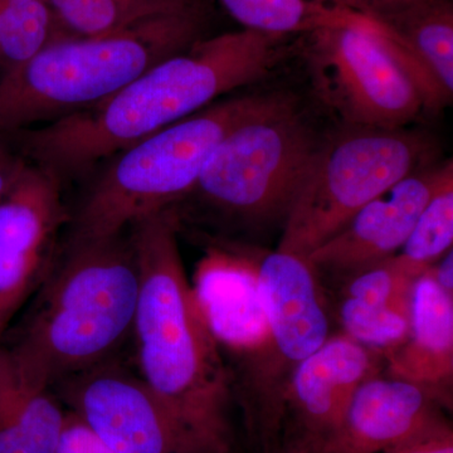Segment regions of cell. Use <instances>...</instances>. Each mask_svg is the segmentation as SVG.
I'll list each match as a JSON object with an SVG mask.
<instances>
[{
    "mask_svg": "<svg viewBox=\"0 0 453 453\" xmlns=\"http://www.w3.org/2000/svg\"><path fill=\"white\" fill-rule=\"evenodd\" d=\"M285 50V37L249 29L201 38L103 103L8 135L29 163L50 170L62 183L88 177L122 149L265 79Z\"/></svg>",
    "mask_w": 453,
    "mask_h": 453,
    "instance_id": "1",
    "label": "cell"
},
{
    "mask_svg": "<svg viewBox=\"0 0 453 453\" xmlns=\"http://www.w3.org/2000/svg\"><path fill=\"white\" fill-rule=\"evenodd\" d=\"M140 291L133 336L139 377L195 453H229L231 372L188 279L174 210L130 226Z\"/></svg>",
    "mask_w": 453,
    "mask_h": 453,
    "instance_id": "2",
    "label": "cell"
},
{
    "mask_svg": "<svg viewBox=\"0 0 453 453\" xmlns=\"http://www.w3.org/2000/svg\"><path fill=\"white\" fill-rule=\"evenodd\" d=\"M140 273L130 229L67 242L38 288L8 351L35 386L49 388L107 363L133 336Z\"/></svg>",
    "mask_w": 453,
    "mask_h": 453,
    "instance_id": "3",
    "label": "cell"
},
{
    "mask_svg": "<svg viewBox=\"0 0 453 453\" xmlns=\"http://www.w3.org/2000/svg\"><path fill=\"white\" fill-rule=\"evenodd\" d=\"M199 7L97 37H64L0 77V134L50 124L118 94L201 40Z\"/></svg>",
    "mask_w": 453,
    "mask_h": 453,
    "instance_id": "4",
    "label": "cell"
},
{
    "mask_svg": "<svg viewBox=\"0 0 453 453\" xmlns=\"http://www.w3.org/2000/svg\"><path fill=\"white\" fill-rule=\"evenodd\" d=\"M250 94L211 104L100 164L79 208L68 242L101 240L183 202L226 133L266 103Z\"/></svg>",
    "mask_w": 453,
    "mask_h": 453,
    "instance_id": "5",
    "label": "cell"
},
{
    "mask_svg": "<svg viewBox=\"0 0 453 453\" xmlns=\"http://www.w3.org/2000/svg\"><path fill=\"white\" fill-rule=\"evenodd\" d=\"M321 144L296 101L273 92L220 140L177 207L220 226L283 225Z\"/></svg>",
    "mask_w": 453,
    "mask_h": 453,
    "instance_id": "6",
    "label": "cell"
},
{
    "mask_svg": "<svg viewBox=\"0 0 453 453\" xmlns=\"http://www.w3.org/2000/svg\"><path fill=\"white\" fill-rule=\"evenodd\" d=\"M267 332L231 372L255 451L281 452L283 407L297 366L330 338V320L318 273L295 253H267L258 262Z\"/></svg>",
    "mask_w": 453,
    "mask_h": 453,
    "instance_id": "7",
    "label": "cell"
},
{
    "mask_svg": "<svg viewBox=\"0 0 453 453\" xmlns=\"http://www.w3.org/2000/svg\"><path fill=\"white\" fill-rule=\"evenodd\" d=\"M349 127L316 153L283 223L280 251L308 258L369 202L429 165L434 146L426 134Z\"/></svg>",
    "mask_w": 453,
    "mask_h": 453,
    "instance_id": "8",
    "label": "cell"
},
{
    "mask_svg": "<svg viewBox=\"0 0 453 453\" xmlns=\"http://www.w3.org/2000/svg\"><path fill=\"white\" fill-rule=\"evenodd\" d=\"M308 35L306 64L315 92L348 127L399 129L426 111L388 35L371 18Z\"/></svg>",
    "mask_w": 453,
    "mask_h": 453,
    "instance_id": "9",
    "label": "cell"
},
{
    "mask_svg": "<svg viewBox=\"0 0 453 453\" xmlns=\"http://www.w3.org/2000/svg\"><path fill=\"white\" fill-rule=\"evenodd\" d=\"M61 179L28 163L0 199V345L12 321L46 279L70 214Z\"/></svg>",
    "mask_w": 453,
    "mask_h": 453,
    "instance_id": "10",
    "label": "cell"
},
{
    "mask_svg": "<svg viewBox=\"0 0 453 453\" xmlns=\"http://www.w3.org/2000/svg\"><path fill=\"white\" fill-rule=\"evenodd\" d=\"M383 368L380 351L344 333L330 335L292 375L283 407L280 453H324L354 393Z\"/></svg>",
    "mask_w": 453,
    "mask_h": 453,
    "instance_id": "11",
    "label": "cell"
},
{
    "mask_svg": "<svg viewBox=\"0 0 453 453\" xmlns=\"http://www.w3.org/2000/svg\"><path fill=\"white\" fill-rule=\"evenodd\" d=\"M64 381L74 413L113 452L195 453L139 375L104 363Z\"/></svg>",
    "mask_w": 453,
    "mask_h": 453,
    "instance_id": "12",
    "label": "cell"
},
{
    "mask_svg": "<svg viewBox=\"0 0 453 453\" xmlns=\"http://www.w3.org/2000/svg\"><path fill=\"white\" fill-rule=\"evenodd\" d=\"M451 160L429 164L390 187L365 205L348 225L310 253L316 273L351 276L395 257L410 237L419 214L443 178Z\"/></svg>",
    "mask_w": 453,
    "mask_h": 453,
    "instance_id": "13",
    "label": "cell"
},
{
    "mask_svg": "<svg viewBox=\"0 0 453 453\" xmlns=\"http://www.w3.org/2000/svg\"><path fill=\"white\" fill-rule=\"evenodd\" d=\"M190 285L231 372L266 336L258 262L237 246L216 241L199 259Z\"/></svg>",
    "mask_w": 453,
    "mask_h": 453,
    "instance_id": "14",
    "label": "cell"
},
{
    "mask_svg": "<svg viewBox=\"0 0 453 453\" xmlns=\"http://www.w3.org/2000/svg\"><path fill=\"white\" fill-rule=\"evenodd\" d=\"M440 396L417 384L375 375L351 398L324 453L393 451L449 426Z\"/></svg>",
    "mask_w": 453,
    "mask_h": 453,
    "instance_id": "15",
    "label": "cell"
},
{
    "mask_svg": "<svg viewBox=\"0 0 453 453\" xmlns=\"http://www.w3.org/2000/svg\"><path fill=\"white\" fill-rule=\"evenodd\" d=\"M383 359L388 377L431 390L451 407L453 296L440 288L432 267L414 282L407 336Z\"/></svg>",
    "mask_w": 453,
    "mask_h": 453,
    "instance_id": "16",
    "label": "cell"
},
{
    "mask_svg": "<svg viewBox=\"0 0 453 453\" xmlns=\"http://www.w3.org/2000/svg\"><path fill=\"white\" fill-rule=\"evenodd\" d=\"M418 277L395 256L349 276L339 312L344 334L381 354L403 342Z\"/></svg>",
    "mask_w": 453,
    "mask_h": 453,
    "instance_id": "17",
    "label": "cell"
},
{
    "mask_svg": "<svg viewBox=\"0 0 453 453\" xmlns=\"http://www.w3.org/2000/svg\"><path fill=\"white\" fill-rule=\"evenodd\" d=\"M365 17L388 33L403 55L452 100L453 8L449 0H407Z\"/></svg>",
    "mask_w": 453,
    "mask_h": 453,
    "instance_id": "18",
    "label": "cell"
},
{
    "mask_svg": "<svg viewBox=\"0 0 453 453\" xmlns=\"http://www.w3.org/2000/svg\"><path fill=\"white\" fill-rule=\"evenodd\" d=\"M65 414L0 347V453H55Z\"/></svg>",
    "mask_w": 453,
    "mask_h": 453,
    "instance_id": "19",
    "label": "cell"
},
{
    "mask_svg": "<svg viewBox=\"0 0 453 453\" xmlns=\"http://www.w3.org/2000/svg\"><path fill=\"white\" fill-rule=\"evenodd\" d=\"M243 29L288 37L321 29L351 26L365 16L339 0H219Z\"/></svg>",
    "mask_w": 453,
    "mask_h": 453,
    "instance_id": "20",
    "label": "cell"
},
{
    "mask_svg": "<svg viewBox=\"0 0 453 453\" xmlns=\"http://www.w3.org/2000/svg\"><path fill=\"white\" fill-rule=\"evenodd\" d=\"M62 37H97L198 7L195 0H49Z\"/></svg>",
    "mask_w": 453,
    "mask_h": 453,
    "instance_id": "21",
    "label": "cell"
},
{
    "mask_svg": "<svg viewBox=\"0 0 453 453\" xmlns=\"http://www.w3.org/2000/svg\"><path fill=\"white\" fill-rule=\"evenodd\" d=\"M0 77L62 37L49 0H2Z\"/></svg>",
    "mask_w": 453,
    "mask_h": 453,
    "instance_id": "22",
    "label": "cell"
},
{
    "mask_svg": "<svg viewBox=\"0 0 453 453\" xmlns=\"http://www.w3.org/2000/svg\"><path fill=\"white\" fill-rule=\"evenodd\" d=\"M453 244V170L423 208L410 237L395 257L421 276Z\"/></svg>",
    "mask_w": 453,
    "mask_h": 453,
    "instance_id": "23",
    "label": "cell"
},
{
    "mask_svg": "<svg viewBox=\"0 0 453 453\" xmlns=\"http://www.w3.org/2000/svg\"><path fill=\"white\" fill-rule=\"evenodd\" d=\"M55 453H116L77 416L65 417Z\"/></svg>",
    "mask_w": 453,
    "mask_h": 453,
    "instance_id": "24",
    "label": "cell"
},
{
    "mask_svg": "<svg viewBox=\"0 0 453 453\" xmlns=\"http://www.w3.org/2000/svg\"><path fill=\"white\" fill-rule=\"evenodd\" d=\"M28 160L7 134H0V199L16 184Z\"/></svg>",
    "mask_w": 453,
    "mask_h": 453,
    "instance_id": "25",
    "label": "cell"
},
{
    "mask_svg": "<svg viewBox=\"0 0 453 453\" xmlns=\"http://www.w3.org/2000/svg\"><path fill=\"white\" fill-rule=\"evenodd\" d=\"M384 453H453L452 429L449 425L446 426L414 442Z\"/></svg>",
    "mask_w": 453,
    "mask_h": 453,
    "instance_id": "26",
    "label": "cell"
},
{
    "mask_svg": "<svg viewBox=\"0 0 453 453\" xmlns=\"http://www.w3.org/2000/svg\"><path fill=\"white\" fill-rule=\"evenodd\" d=\"M434 279L440 288L453 296V251L452 249L445 253L436 264L432 266Z\"/></svg>",
    "mask_w": 453,
    "mask_h": 453,
    "instance_id": "27",
    "label": "cell"
},
{
    "mask_svg": "<svg viewBox=\"0 0 453 453\" xmlns=\"http://www.w3.org/2000/svg\"><path fill=\"white\" fill-rule=\"evenodd\" d=\"M344 7L363 14V16H371L372 13L383 11L399 3L407 2V0H339Z\"/></svg>",
    "mask_w": 453,
    "mask_h": 453,
    "instance_id": "28",
    "label": "cell"
},
{
    "mask_svg": "<svg viewBox=\"0 0 453 453\" xmlns=\"http://www.w3.org/2000/svg\"><path fill=\"white\" fill-rule=\"evenodd\" d=\"M3 38V5L2 0H0V46H2Z\"/></svg>",
    "mask_w": 453,
    "mask_h": 453,
    "instance_id": "29",
    "label": "cell"
}]
</instances>
